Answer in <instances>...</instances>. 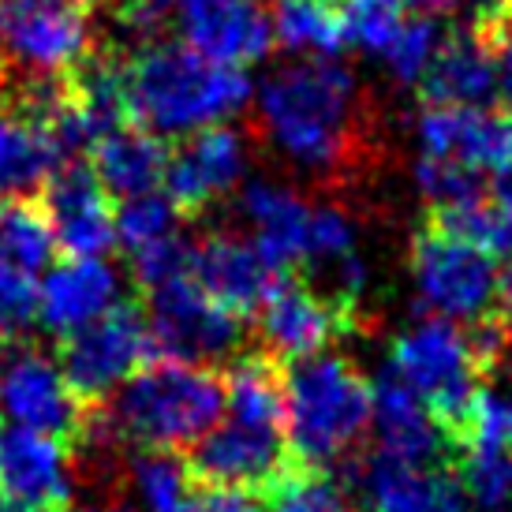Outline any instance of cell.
Segmentation results:
<instances>
[{
  "label": "cell",
  "mask_w": 512,
  "mask_h": 512,
  "mask_svg": "<svg viewBox=\"0 0 512 512\" xmlns=\"http://www.w3.org/2000/svg\"><path fill=\"white\" fill-rule=\"evenodd\" d=\"M243 210L255 225V247L277 273L303 270L307 262V228L311 206L281 184H247Z\"/></svg>",
  "instance_id": "24"
},
{
  "label": "cell",
  "mask_w": 512,
  "mask_h": 512,
  "mask_svg": "<svg viewBox=\"0 0 512 512\" xmlns=\"http://www.w3.org/2000/svg\"><path fill=\"white\" fill-rule=\"evenodd\" d=\"M0 412L19 430L45 434L72 453L94 434V408L75 397L64 370L19 341H0Z\"/></svg>",
  "instance_id": "6"
},
{
  "label": "cell",
  "mask_w": 512,
  "mask_h": 512,
  "mask_svg": "<svg viewBox=\"0 0 512 512\" xmlns=\"http://www.w3.org/2000/svg\"><path fill=\"white\" fill-rule=\"evenodd\" d=\"M128 479L150 512H176L199 490L195 475L187 468V456L157 453V449H143V453L131 456Z\"/></svg>",
  "instance_id": "30"
},
{
  "label": "cell",
  "mask_w": 512,
  "mask_h": 512,
  "mask_svg": "<svg viewBox=\"0 0 512 512\" xmlns=\"http://www.w3.org/2000/svg\"><path fill=\"white\" fill-rule=\"evenodd\" d=\"M509 378L512 382V341H509V348H505V356H501V363H498V370H494V378Z\"/></svg>",
  "instance_id": "44"
},
{
  "label": "cell",
  "mask_w": 512,
  "mask_h": 512,
  "mask_svg": "<svg viewBox=\"0 0 512 512\" xmlns=\"http://www.w3.org/2000/svg\"><path fill=\"white\" fill-rule=\"evenodd\" d=\"M38 206L68 258H101L116 247V210L90 161H68L45 184Z\"/></svg>",
  "instance_id": "14"
},
{
  "label": "cell",
  "mask_w": 512,
  "mask_h": 512,
  "mask_svg": "<svg viewBox=\"0 0 512 512\" xmlns=\"http://www.w3.org/2000/svg\"><path fill=\"white\" fill-rule=\"evenodd\" d=\"M64 165L53 135L0 101V202H34Z\"/></svg>",
  "instance_id": "23"
},
{
  "label": "cell",
  "mask_w": 512,
  "mask_h": 512,
  "mask_svg": "<svg viewBox=\"0 0 512 512\" xmlns=\"http://www.w3.org/2000/svg\"><path fill=\"white\" fill-rule=\"evenodd\" d=\"M453 479L471 512H512V460L505 453L468 449L456 453Z\"/></svg>",
  "instance_id": "31"
},
{
  "label": "cell",
  "mask_w": 512,
  "mask_h": 512,
  "mask_svg": "<svg viewBox=\"0 0 512 512\" xmlns=\"http://www.w3.org/2000/svg\"><path fill=\"white\" fill-rule=\"evenodd\" d=\"M150 333L157 356L202 367L210 359L240 356L243 318L221 311L202 296L191 277L150 292Z\"/></svg>",
  "instance_id": "12"
},
{
  "label": "cell",
  "mask_w": 512,
  "mask_h": 512,
  "mask_svg": "<svg viewBox=\"0 0 512 512\" xmlns=\"http://www.w3.org/2000/svg\"><path fill=\"white\" fill-rule=\"evenodd\" d=\"M498 303H501V311L512 314V258H509V266L498 273Z\"/></svg>",
  "instance_id": "43"
},
{
  "label": "cell",
  "mask_w": 512,
  "mask_h": 512,
  "mask_svg": "<svg viewBox=\"0 0 512 512\" xmlns=\"http://www.w3.org/2000/svg\"><path fill=\"white\" fill-rule=\"evenodd\" d=\"M419 94L430 109H494V101L501 98L494 57L468 27L449 30L441 34Z\"/></svg>",
  "instance_id": "20"
},
{
  "label": "cell",
  "mask_w": 512,
  "mask_h": 512,
  "mask_svg": "<svg viewBox=\"0 0 512 512\" xmlns=\"http://www.w3.org/2000/svg\"><path fill=\"white\" fill-rule=\"evenodd\" d=\"M389 359L400 382L423 400V408L430 412L453 456L456 441L464 438V427L475 412V400L483 393V374L471 363L464 329L441 318H427L423 326L400 333Z\"/></svg>",
  "instance_id": "5"
},
{
  "label": "cell",
  "mask_w": 512,
  "mask_h": 512,
  "mask_svg": "<svg viewBox=\"0 0 512 512\" xmlns=\"http://www.w3.org/2000/svg\"><path fill=\"white\" fill-rule=\"evenodd\" d=\"M438 45H441V30L434 27L430 15L408 19L404 30H400V38L393 42V49L385 53L393 79H397V83H423V75H427L430 60L438 53Z\"/></svg>",
  "instance_id": "35"
},
{
  "label": "cell",
  "mask_w": 512,
  "mask_h": 512,
  "mask_svg": "<svg viewBox=\"0 0 512 512\" xmlns=\"http://www.w3.org/2000/svg\"><path fill=\"white\" fill-rule=\"evenodd\" d=\"M498 262L468 243L419 225L412 236V277L419 311L441 322H475L494 311L498 299Z\"/></svg>",
  "instance_id": "8"
},
{
  "label": "cell",
  "mask_w": 512,
  "mask_h": 512,
  "mask_svg": "<svg viewBox=\"0 0 512 512\" xmlns=\"http://www.w3.org/2000/svg\"><path fill=\"white\" fill-rule=\"evenodd\" d=\"M90 169L105 187L109 199H139V195H154L165 184L172 150L165 146L161 135L143 128H120L105 135L94 150H90Z\"/></svg>",
  "instance_id": "25"
},
{
  "label": "cell",
  "mask_w": 512,
  "mask_h": 512,
  "mask_svg": "<svg viewBox=\"0 0 512 512\" xmlns=\"http://www.w3.org/2000/svg\"><path fill=\"white\" fill-rule=\"evenodd\" d=\"M0 19H4V4H0Z\"/></svg>",
  "instance_id": "48"
},
{
  "label": "cell",
  "mask_w": 512,
  "mask_h": 512,
  "mask_svg": "<svg viewBox=\"0 0 512 512\" xmlns=\"http://www.w3.org/2000/svg\"><path fill=\"white\" fill-rule=\"evenodd\" d=\"M4 512H8V509H4Z\"/></svg>",
  "instance_id": "50"
},
{
  "label": "cell",
  "mask_w": 512,
  "mask_h": 512,
  "mask_svg": "<svg viewBox=\"0 0 512 512\" xmlns=\"http://www.w3.org/2000/svg\"><path fill=\"white\" fill-rule=\"evenodd\" d=\"M370 427V385L348 356L285 363V434L299 464L329 471Z\"/></svg>",
  "instance_id": "4"
},
{
  "label": "cell",
  "mask_w": 512,
  "mask_h": 512,
  "mask_svg": "<svg viewBox=\"0 0 512 512\" xmlns=\"http://www.w3.org/2000/svg\"><path fill=\"white\" fill-rule=\"evenodd\" d=\"M423 225L438 228L490 258H512V214L486 195L449 210H427Z\"/></svg>",
  "instance_id": "28"
},
{
  "label": "cell",
  "mask_w": 512,
  "mask_h": 512,
  "mask_svg": "<svg viewBox=\"0 0 512 512\" xmlns=\"http://www.w3.org/2000/svg\"><path fill=\"white\" fill-rule=\"evenodd\" d=\"M415 184L427 199V210H449V206L483 199V176L456 161H441V157H419Z\"/></svg>",
  "instance_id": "34"
},
{
  "label": "cell",
  "mask_w": 512,
  "mask_h": 512,
  "mask_svg": "<svg viewBox=\"0 0 512 512\" xmlns=\"http://www.w3.org/2000/svg\"><path fill=\"white\" fill-rule=\"evenodd\" d=\"M468 30L486 45V53L494 57L498 94L505 105H512V12L501 15V19H490L483 27H468Z\"/></svg>",
  "instance_id": "39"
},
{
  "label": "cell",
  "mask_w": 512,
  "mask_h": 512,
  "mask_svg": "<svg viewBox=\"0 0 512 512\" xmlns=\"http://www.w3.org/2000/svg\"><path fill=\"white\" fill-rule=\"evenodd\" d=\"M359 322V311L333 303L299 273H285L258 311V337L262 352L281 363H296L322 356L333 341L356 333Z\"/></svg>",
  "instance_id": "11"
},
{
  "label": "cell",
  "mask_w": 512,
  "mask_h": 512,
  "mask_svg": "<svg viewBox=\"0 0 512 512\" xmlns=\"http://www.w3.org/2000/svg\"><path fill=\"white\" fill-rule=\"evenodd\" d=\"M337 509H341V490L333 483V475L311 468H303L281 494L270 498V512H337Z\"/></svg>",
  "instance_id": "38"
},
{
  "label": "cell",
  "mask_w": 512,
  "mask_h": 512,
  "mask_svg": "<svg viewBox=\"0 0 512 512\" xmlns=\"http://www.w3.org/2000/svg\"><path fill=\"white\" fill-rule=\"evenodd\" d=\"M0 53L27 79L68 75L94 53L90 8L79 0H12L0 19Z\"/></svg>",
  "instance_id": "10"
},
{
  "label": "cell",
  "mask_w": 512,
  "mask_h": 512,
  "mask_svg": "<svg viewBox=\"0 0 512 512\" xmlns=\"http://www.w3.org/2000/svg\"><path fill=\"white\" fill-rule=\"evenodd\" d=\"M180 214L176 206L161 195H139V199L120 202L116 210V243H124L128 251H139V247H150L157 240H169L172 228H176Z\"/></svg>",
  "instance_id": "33"
},
{
  "label": "cell",
  "mask_w": 512,
  "mask_h": 512,
  "mask_svg": "<svg viewBox=\"0 0 512 512\" xmlns=\"http://www.w3.org/2000/svg\"><path fill=\"white\" fill-rule=\"evenodd\" d=\"M42 288L34 285V273H23L0 262V341H19L30 322H38Z\"/></svg>",
  "instance_id": "36"
},
{
  "label": "cell",
  "mask_w": 512,
  "mask_h": 512,
  "mask_svg": "<svg viewBox=\"0 0 512 512\" xmlns=\"http://www.w3.org/2000/svg\"><path fill=\"white\" fill-rule=\"evenodd\" d=\"M423 157L456 161L464 169H505L512 161V109H430L419 116Z\"/></svg>",
  "instance_id": "18"
},
{
  "label": "cell",
  "mask_w": 512,
  "mask_h": 512,
  "mask_svg": "<svg viewBox=\"0 0 512 512\" xmlns=\"http://www.w3.org/2000/svg\"><path fill=\"white\" fill-rule=\"evenodd\" d=\"M187 277L221 311L247 318V314L262 311V303L270 299V292L285 273L273 270L255 243L214 232L206 240L191 243V270H187Z\"/></svg>",
  "instance_id": "15"
},
{
  "label": "cell",
  "mask_w": 512,
  "mask_h": 512,
  "mask_svg": "<svg viewBox=\"0 0 512 512\" xmlns=\"http://www.w3.org/2000/svg\"><path fill=\"white\" fill-rule=\"evenodd\" d=\"M370 423L378 430L382 453L397 456L415 468L449 464V445L434 427L423 400L397 378V370L385 367L378 382L370 385Z\"/></svg>",
  "instance_id": "19"
},
{
  "label": "cell",
  "mask_w": 512,
  "mask_h": 512,
  "mask_svg": "<svg viewBox=\"0 0 512 512\" xmlns=\"http://www.w3.org/2000/svg\"><path fill=\"white\" fill-rule=\"evenodd\" d=\"M408 8H415L419 15H438V12H453V8H464V0H404Z\"/></svg>",
  "instance_id": "42"
},
{
  "label": "cell",
  "mask_w": 512,
  "mask_h": 512,
  "mask_svg": "<svg viewBox=\"0 0 512 512\" xmlns=\"http://www.w3.org/2000/svg\"><path fill=\"white\" fill-rule=\"evenodd\" d=\"M344 45H359L367 53H389L408 23L404 0H341Z\"/></svg>",
  "instance_id": "32"
},
{
  "label": "cell",
  "mask_w": 512,
  "mask_h": 512,
  "mask_svg": "<svg viewBox=\"0 0 512 512\" xmlns=\"http://www.w3.org/2000/svg\"><path fill=\"white\" fill-rule=\"evenodd\" d=\"M247 172V146L232 128H202L169 161L165 199L180 217H199L225 199Z\"/></svg>",
  "instance_id": "16"
},
{
  "label": "cell",
  "mask_w": 512,
  "mask_h": 512,
  "mask_svg": "<svg viewBox=\"0 0 512 512\" xmlns=\"http://www.w3.org/2000/svg\"><path fill=\"white\" fill-rule=\"evenodd\" d=\"M337 512H356V509H348V505H341V509H337Z\"/></svg>",
  "instance_id": "46"
},
{
  "label": "cell",
  "mask_w": 512,
  "mask_h": 512,
  "mask_svg": "<svg viewBox=\"0 0 512 512\" xmlns=\"http://www.w3.org/2000/svg\"><path fill=\"white\" fill-rule=\"evenodd\" d=\"M176 512H266V505H262V498H255V494L199 486Z\"/></svg>",
  "instance_id": "40"
},
{
  "label": "cell",
  "mask_w": 512,
  "mask_h": 512,
  "mask_svg": "<svg viewBox=\"0 0 512 512\" xmlns=\"http://www.w3.org/2000/svg\"><path fill=\"white\" fill-rule=\"evenodd\" d=\"M187 468L199 486L214 490H240L270 501L296 479L303 464L292 453L285 430L247 427V423H225L214 427L206 438L187 453Z\"/></svg>",
  "instance_id": "9"
},
{
  "label": "cell",
  "mask_w": 512,
  "mask_h": 512,
  "mask_svg": "<svg viewBox=\"0 0 512 512\" xmlns=\"http://www.w3.org/2000/svg\"><path fill=\"white\" fill-rule=\"evenodd\" d=\"M187 45L214 64H255L273 49L270 12L258 0H184Z\"/></svg>",
  "instance_id": "17"
},
{
  "label": "cell",
  "mask_w": 512,
  "mask_h": 512,
  "mask_svg": "<svg viewBox=\"0 0 512 512\" xmlns=\"http://www.w3.org/2000/svg\"><path fill=\"white\" fill-rule=\"evenodd\" d=\"M363 486L374 512H471L453 475L404 464L382 449L367 456Z\"/></svg>",
  "instance_id": "22"
},
{
  "label": "cell",
  "mask_w": 512,
  "mask_h": 512,
  "mask_svg": "<svg viewBox=\"0 0 512 512\" xmlns=\"http://www.w3.org/2000/svg\"><path fill=\"white\" fill-rule=\"evenodd\" d=\"M262 124L296 165L348 180L374 150V116L356 75L337 60L288 64L262 86Z\"/></svg>",
  "instance_id": "1"
},
{
  "label": "cell",
  "mask_w": 512,
  "mask_h": 512,
  "mask_svg": "<svg viewBox=\"0 0 512 512\" xmlns=\"http://www.w3.org/2000/svg\"><path fill=\"white\" fill-rule=\"evenodd\" d=\"M72 449L34 430H0V509L72 512Z\"/></svg>",
  "instance_id": "13"
},
{
  "label": "cell",
  "mask_w": 512,
  "mask_h": 512,
  "mask_svg": "<svg viewBox=\"0 0 512 512\" xmlns=\"http://www.w3.org/2000/svg\"><path fill=\"white\" fill-rule=\"evenodd\" d=\"M86 512H131V509H124V505H94V509Z\"/></svg>",
  "instance_id": "45"
},
{
  "label": "cell",
  "mask_w": 512,
  "mask_h": 512,
  "mask_svg": "<svg viewBox=\"0 0 512 512\" xmlns=\"http://www.w3.org/2000/svg\"><path fill=\"white\" fill-rule=\"evenodd\" d=\"M53 232L38 202H0V262L38 273L53 258Z\"/></svg>",
  "instance_id": "29"
},
{
  "label": "cell",
  "mask_w": 512,
  "mask_h": 512,
  "mask_svg": "<svg viewBox=\"0 0 512 512\" xmlns=\"http://www.w3.org/2000/svg\"><path fill=\"white\" fill-rule=\"evenodd\" d=\"M187 270H191V243L176 240V236L131 251V273H135V281H139L146 296L187 277Z\"/></svg>",
  "instance_id": "37"
},
{
  "label": "cell",
  "mask_w": 512,
  "mask_h": 512,
  "mask_svg": "<svg viewBox=\"0 0 512 512\" xmlns=\"http://www.w3.org/2000/svg\"><path fill=\"white\" fill-rule=\"evenodd\" d=\"M116 307V273L101 258H68L45 277L38 322L60 341Z\"/></svg>",
  "instance_id": "21"
},
{
  "label": "cell",
  "mask_w": 512,
  "mask_h": 512,
  "mask_svg": "<svg viewBox=\"0 0 512 512\" xmlns=\"http://www.w3.org/2000/svg\"><path fill=\"white\" fill-rule=\"evenodd\" d=\"M251 98L243 68L199 57L191 45L157 42L128 57V101L135 128L154 135L214 128Z\"/></svg>",
  "instance_id": "3"
},
{
  "label": "cell",
  "mask_w": 512,
  "mask_h": 512,
  "mask_svg": "<svg viewBox=\"0 0 512 512\" xmlns=\"http://www.w3.org/2000/svg\"><path fill=\"white\" fill-rule=\"evenodd\" d=\"M494 202L505 206V210L512 214V161L505 165V169H498V176H494Z\"/></svg>",
  "instance_id": "41"
},
{
  "label": "cell",
  "mask_w": 512,
  "mask_h": 512,
  "mask_svg": "<svg viewBox=\"0 0 512 512\" xmlns=\"http://www.w3.org/2000/svg\"><path fill=\"white\" fill-rule=\"evenodd\" d=\"M509 430H512V404H509Z\"/></svg>",
  "instance_id": "47"
},
{
  "label": "cell",
  "mask_w": 512,
  "mask_h": 512,
  "mask_svg": "<svg viewBox=\"0 0 512 512\" xmlns=\"http://www.w3.org/2000/svg\"><path fill=\"white\" fill-rule=\"evenodd\" d=\"M221 408V374L176 359H154L124 385L120 397L105 400L94 412V434L157 453H180L195 449L217 427Z\"/></svg>",
  "instance_id": "2"
},
{
  "label": "cell",
  "mask_w": 512,
  "mask_h": 512,
  "mask_svg": "<svg viewBox=\"0 0 512 512\" xmlns=\"http://www.w3.org/2000/svg\"><path fill=\"white\" fill-rule=\"evenodd\" d=\"M225 404L236 423L285 430V363L262 348L240 352L221 374Z\"/></svg>",
  "instance_id": "26"
},
{
  "label": "cell",
  "mask_w": 512,
  "mask_h": 512,
  "mask_svg": "<svg viewBox=\"0 0 512 512\" xmlns=\"http://www.w3.org/2000/svg\"><path fill=\"white\" fill-rule=\"evenodd\" d=\"M273 42L292 53H314L311 60H337L344 49L341 0H270Z\"/></svg>",
  "instance_id": "27"
},
{
  "label": "cell",
  "mask_w": 512,
  "mask_h": 512,
  "mask_svg": "<svg viewBox=\"0 0 512 512\" xmlns=\"http://www.w3.org/2000/svg\"><path fill=\"white\" fill-rule=\"evenodd\" d=\"M79 4H86V8H90V0H79Z\"/></svg>",
  "instance_id": "49"
},
{
  "label": "cell",
  "mask_w": 512,
  "mask_h": 512,
  "mask_svg": "<svg viewBox=\"0 0 512 512\" xmlns=\"http://www.w3.org/2000/svg\"><path fill=\"white\" fill-rule=\"evenodd\" d=\"M154 359L161 356L150 333V318L135 303H116L98 322L60 341V370L75 397L94 412L105 400H113L116 385L135 378Z\"/></svg>",
  "instance_id": "7"
}]
</instances>
